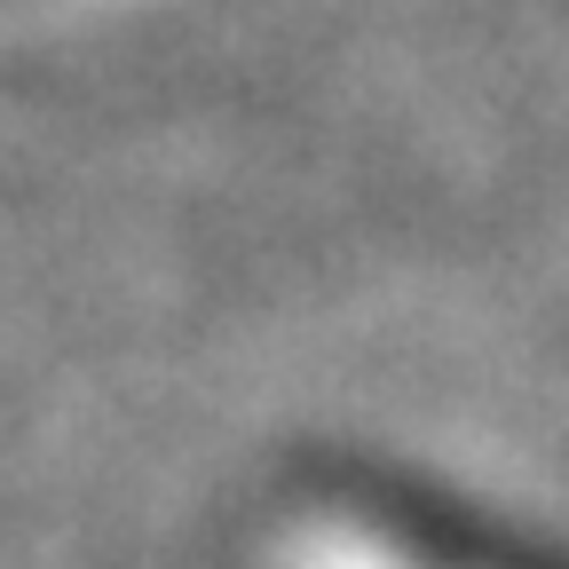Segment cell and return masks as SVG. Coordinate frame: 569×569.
<instances>
[{
	"label": "cell",
	"instance_id": "6da1fadb",
	"mask_svg": "<svg viewBox=\"0 0 569 569\" xmlns=\"http://www.w3.org/2000/svg\"><path fill=\"white\" fill-rule=\"evenodd\" d=\"M246 569H569V546L482 515L443 482L317 459L261 498Z\"/></svg>",
	"mask_w": 569,
	"mask_h": 569
}]
</instances>
